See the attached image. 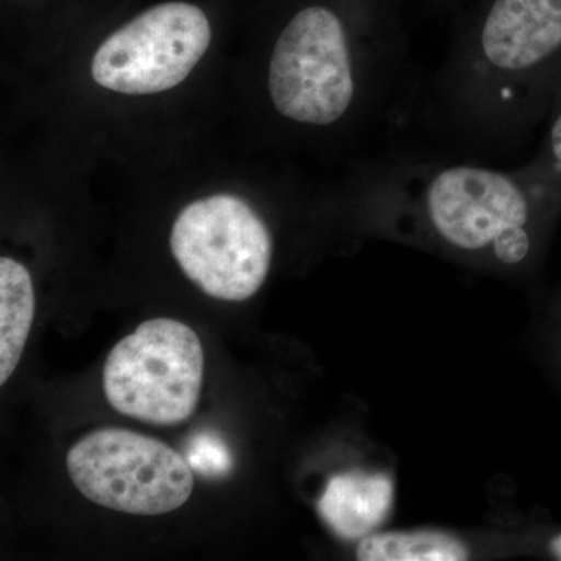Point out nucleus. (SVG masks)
Masks as SVG:
<instances>
[{
	"label": "nucleus",
	"mask_w": 561,
	"mask_h": 561,
	"mask_svg": "<svg viewBox=\"0 0 561 561\" xmlns=\"http://www.w3.org/2000/svg\"><path fill=\"white\" fill-rule=\"evenodd\" d=\"M381 232L494 272L534 260L561 205V173L538 154L523 168L393 158L367 179Z\"/></svg>",
	"instance_id": "f03ea898"
},
{
	"label": "nucleus",
	"mask_w": 561,
	"mask_h": 561,
	"mask_svg": "<svg viewBox=\"0 0 561 561\" xmlns=\"http://www.w3.org/2000/svg\"><path fill=\"white\" fill-rule=\"evenodd\" d=\"M549 116H551V125H549L548 139H546L545 150L541 151L540 157L561 173V92L557 101L553 102Z\"/></svg>",
	"instance_id": "f8f14e48"
},
{
	"label": "nucleus",
	"mask_w": 561,
	"mask_h": 561,
	"mask_svg": "<svg viewBox=\"0 0 561 561\" xmlns=\"http://www.w3.org/2000/svg\"><path fill=\"white\" fill-rule=\"evenodd\" d=\"M187 461L195 471L203 476H210V478L225 474L230 471L232 465L230 454L224 443L209 434L197 435L191 442L190 449H187Z\"/></svg>",
	"instance_id": "9b49d317"
},
{
	"label": "nucleus",
	"mask_w": 561,
	"mask_h": 561,
	"mask_svg": "<svg viewBox=\"0 0 561 561\" xmlns=\"http://www.w3.org/2000/svg\"><path fill=\"white\" fill-rule=\"evenodd\" d=\"M408 0H401V3ZM416 9L426 11V13H443V11H456L463 9L471 0H409Z\"/></svg>",
	"instance_id": "ddd939ff"
},
{
	"label": "nucleus",
	"mask_w": 561,
	"mask_h": 561,
	"mask_svg": "<svg viewBox=\"0 0 561 561\" xmlns=\"http://www.w3.org/2000/svg\"><path fill=\"white\" fill-rule=\"evenodd\" d=\"M393 501L394 485L389 476L341 472L328 481L317 511L339 538L356 541L386 522Z\"/></svg>",
	"instance_id": "6e6552de"
},
{
	"label": "nucleus",
	"mask_w": 561,
	"mask_h": 561,
	"mask_svg": "<svg viewBox=\"0 0 561 561\" xmlns=\"http://www.w3.org/2000/svg\"><path fill=\"white\" fill-rule=\"evenodd\" d=\"M35 316L31 273L20 262L0 260V383L16 370Z\"/></svg>",
	"instance_id": "1a4fd4ad"
},
{
	"label": "nucleus",
	"mask_w": 561,
	"mask_h": 561,
	"mask_svg": "<svg viewBox=\"0 0 561 561\" xmlns=\"http://www.w3.org/2000/svg\"><path fill=\"white\" fill-rule=\"evenodd\" d=\"M460 11L420 117L456 149L505 153L561 92V0H471Z\"/></svg>",
	"instance_id": "f257e3e1"
},
{
	"label": "nucleus",
	"mask_w": 561,
	"mask_h": 561,
	"mask_svg": "<svg viewBox=\"0 0 561 561\" xmlns=\"http://www.w3.org/2000/svg\"><path fill=\"white\" fill-rule=\"evenodd\" d=\"M210 38L208 14L197 3H157L106 36L92 58V79L128 95L172 90L202 60Z\"/></svg>",
	"instance_id": "0eeeda50"
},
{
	"label": "nucleus",
	"mask_w": 561,
	"mask_h": 561,
	"mask_svg": "<svg viewBox=\"0 0 561 561\" xmlns=\"http://www.w3.org/2000/svg\"><path fill=\"white\" fill-rule=\"evenodd\" d=\"M408 61L401 0H302L273 44L268 95L283 119L330 128L386 111Z\"/></svg>",
	"instance_id": "7ed1b4c3"
},
{
	"label": "nucleus",
	"mask_w": 561,
	"mask_h": 561,
	"mask_svg": "<svg viewBox=\"0 0 561 561\" xmlns=\"http://www.w3.org/2000/svg\"><path fill=\"white\" fill-rule=\"evenodd\" d=\"M549 551H551L552 556L556 557L557 560H561V531L552 538L551 542H549Z\"/></svg>",
	"instance_id": "4468645a"
},
{
	"label": "nucleus",
	"mask_w": 561,
	"mask_h": 561,
	"mask_svg": "<svg viewBox=\"0 0 561 561\" xmlns=\"http://www.w3.org/2000/svg\"><path fill=\"white\" fill-rule=\"evenodd\" d=\"M360 561H465L471 559L467 542L445 530L373 531L359 540Z\"/></svg>",
	"instance_id": "9d476101"
},
{
	"label": "nucleus",
	"mask_w": 561,
	"mask_h": 561,
	"mask_svg": "<svg viewBox=\"0 0 561 561\" xmlns=\"http://www.w3.org/2000/svg\"><path fill=\"white\" fill-rule=\"evenodd\" d=\"M171 250L184 275L206 295L243 301L267 279L273 239L249 203L217 194L181 210L173 221Z\"/></svg>",
	"instance_id": "423d86ee"
},
{
	"label": "nucleus",
	"mask_w": 561,
	"mask_h": 561,
	"mask_svg": "<svg viewBox=\"0 0 561 561\" xmlns=\"http://www.w3.org/2000/svg\"><path fill=\"white\" fill-rule=\"evenodd\" d=\"M68 471L87 500L130 515H165L194 490L190 461L157 438L127 430H99L68 453Z\"/></svg>",
	"instance_id": "39448f33"
},
{
	"label": "nucleus",
	"mask_w": 561,
	"mask_h": 561,
	"mask_svg": "<svg viewBox=\"0 0 561 561\" xmlns=\"http://www.w3.org/2000/svg\"><path fill=\"white\" fill-rule=\"evenodd\" d=\"M203 373L205 354L197 332L179 320L151 319L111 350L103 390L122 415L171 426L197 409Z\"/></svg>",
	"instance_id": "20e7f679"
}]
</instances>
